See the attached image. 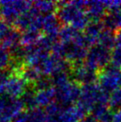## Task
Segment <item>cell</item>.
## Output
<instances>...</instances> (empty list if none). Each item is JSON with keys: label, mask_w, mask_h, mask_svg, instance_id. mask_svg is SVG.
Returning <instances> with one entry per match:
<instances>
[{"label": "cell", "mask_w": 121, "mask_h": 122, "mask_svg": "<svg viewBox=\"0 0 121 122\" xmlns=\"http://www.w3.org/2000/svg\"><path fill=\"white\" fill-rule=\"evenodd\" d=\"M56 15L61 23L71 26L79 31L86 30L90 23V19L86 12L71 4V2H67L64 6L59 7Z\"/></svg>", "instance_id": "obj_1"}, {"label": "cell", "mask_w": 121, "mask_h": 122, "mask_svg": "<svg viewBox=\"0 0 121 122\" xmlns=\"http://www.w3.org/2000/svg\"><path fill=\"white\" fill-rule=\"evenodd\" d=\"M33 2L30 1H0V11L4 20L8 24H14L21 14L30 11Z\"/></svg>", "instance_id": "obj_2"}, {"label": "cell", "mask_w": 121, "mask_h": 122, "mask_svg": "<svg viewBox=\"0 0 121 122\" xmlns=\"http://www.w3.org/2000/svg\"><path fill=\"white\" fill-rule=\"evenodd\" d=\"M111 50L103 47L101 45L96 44L89 48L85 63L88 67L99 72L109 66V63L111 62Z\"/></svg>", "instance_id": "obj_3"}, {"label": "cell", "mask_w": 121, "mask_h": 122, "mask_svg": "<svg viewBox=\"0 0 121 122\" xmlns=\"http://www.w3.org/2000/svg\"><path fill=\"white\" fill-rule=\"evenodd\" d=\"M98 83L100 87L108 93H113L121 88V68L111 64L99 71Z\"/></svg>", "instance_id": "obj_4"}, {"label": "cell", "mask_w": 121, "mask_h": 122, "mask_svg": "<svg viewBox=\"0 0 121 122\" xmlns=\"http://www.w3.org/2000/svg\"><path fill=\"white\" fill-rule=\"evenodd\" d=\"M56 102L64 106H73L75 102L79 101L81 95V87L74 81H71L69 84L61 87L55 88Z\"/></svg>", "instance_id": "obj_5"}, {"label": "cell", "mask_w": 121, "mask_h": 122, "mask_svg": "<svg viewBox=\"0 0 121 122\" xmlns=\"http://www.w3.org/2000/svg\"><path fill=\"white\" fill-rule=\"evenodd\" d=\"M71 76L73 78V81L77 84L86 86L94 84L98 81L99 72L88 67L86 63H78L72 65Z\"/></svg>", "instance_id": "obj_6"}, {"label": "cell", "mask_w": 121, "mask_h": 122, "mask_svg": "<svg viewBox=\"0 0 121 122\" xmlns=\"http://www.w3.org/2000/svg\"><path fill=\"white\" fill-rule=\"evenodd\" d=\"M63 58L71 62L72 65L83 63V61H86L87 55V48L77 44L76 42H68L64 43Z\"/></svg>", "instance_id": "obj_7"}, {"label": "cell", "mask_w": 121, "mask_h": 122, "mask_svg": "<svg viewBox=\"0 0 121 122\" xmlns=\"http://www.w3.org/2000/svg\"><path fill=\"white\" fill-rule=\"evenodd\" d=\"M26 82L19 74L13 73L6 86V95L11 97L18 98L23 95L27 89Z\"/></svg>", "instance_id": "obj_8"}, {"label": "cell", "mask_w": 121, "mask_h": 122, "mask_svg": "<svg viewBox=\"0 0 121 122\" xmlns=\"http://www.w3.org/2000/svg\"><path fill=\"white\" fill-rule=\"evenodd\" d=\"M106 10L105 1H87L85 12L92 21H99L106 15Z\"/></svg>", "instance_id": "obj_9"}, {"label": "cell", "mask_w": 121, "mask_h": 122, "mask_svg": "<svg viewBox=\"0 0 121 122\" xmlns=\"http://www.w3.org/2000/svg\"><path fill=\"white\" fill-rule=\"evenodd\" d=\"M104 26L102 21H92L89 23L86 29L84 31V36L86 37L90 46L96 45L99 41L102 31L104 30Z\"/></svg>", "instance_id": "obj_10"}, {"label": "cell", "mask_w": 121, "mask_h": 122, "mask_svg": "<svg viewBox=\"0 0 121 122\" xmlns=\"http://www.w3.org/2000/svg\"><path fill=\"white\" fill-rule=\"evenodd\" d=\"M23 109L24 105L20 98H14L7 95L5 103L1 115L4 116L5 119H11L17 113L23 111Z\"/></svg>", "instance_id": "obj_11"}, {"label": "cell", "mask_w": 121, "mask_h": 122, "mask_svg": "<svg viewBox=\"0 0 121 122\" xmlns=\"http://www.w3.org/2000/svg\"><path fill=\"white\" fill-rule=\"evenodd\" d=\"M43 30L47 36L59 37L60 30V21L57 15L54 14H46L43 19Z\"/></svg>", "instance_id": "obj_12"}, {"label": "cell", "mask_w": 121, "mask_h": 122, "mask_svg": "<svg viewBox=\"0 0 121 122\" xmlns=\"http://www.w3.org/2000/svg\"><path fill=\"white\" fill-rule=\"evenodd\" d=\"M39 14H40L37 12V9L32 6L30 11H28L26 13H24L23 14H21L20 17L17 19L15 23L14 24V28L20 31H26L28 30H30V28L32 27V24H33L36 17Z\"/></svg>", "instance_id": "obj_13"}, {"label": "cell", "mask_w": 121, "mask_h": 122, "mask_svg": "<svg viewBox=\"0 0 121 122\" xmlns=\"http://www.w3.org/2000/svg\"><path fill=\"white\" fill-rule=\"evenodd\" d=\"M102 23L106 30L115 34L121 31V13L118 11H110L102 19Z\"/></svg>", "instance_id": "obj_14"}, {"label": "cell", "mask_w": 121, "mask_h": 122, "mask_svg": "<svg viewBox=\"0 0 121 122\" xmlns=\"http://www.w3.org/2000/svg\"><path fill=\"white\" fill-rule=\"evenodd\" d=\"M14 73L20 75L25 80L28 86H33L35 85V83L41 78L40 71L37 69L31 67V66H28V65H24L20 71L14 72Z\"/></svg>", "instance_id": "obj_15"}, {"label": "cell", "mask_w": 121, "mask_h": 122, "mask_svg": "<svg viewBox=\"0 0 121 122\" xmlns=\"http://www.w3.org/2000/svg\"><path fill=\"white\" fill-rule=\"evenodd\" d=\"M1 45L7 50H13L21 45V34L20 31L15 28L11 29L5 37L1 41Z\"/></svg>", "instance_id": "obj_16"}, {"label": "cell", "mask_w": 121, "mask_h": 122, "mask_svg": "<svg viewBox=\"0 0 121 122\" xmlns=\"http://www.w3.org/2000/svg\"><path fill=\"white\" fill-rule=\"evenodd\" d=\"M92 115L99 122H111L113 113L111 112V107H109L108 104L98 103L93 109Z\"/></svg>", "instance_id": "obj_17"}, {"label": "cell", "mask_w": 121, "mask_h": 122, "mask_svg": "<svg viewBox=\"0 0 121 122\" xmlns=\"http://www.w3.org/2000/svg\"><path fill=\"white\" fill-rule=\"evenodd\" d=\"M36 98H37V103L38 106H40V107L49 106L51 103H53L54 102V99H56L55 88H50V89H47V90L37 91Z\"/></svg>", "instance_id": "obj_18"}, {"label": "cell", "mask_w": 121, "mask_h": 122, "mask_svg": "<svg viewBox=\"0 0 121 122\" xmlns=\"http://www.w3.org/2000/svg\"><path fill=\"white\" fill-rule=\"evenodd\" d=\"M36 95H37V92L33 86H28L23 95L20 96V100L23 102L24 108L28 109L29 111L37 108V103Z\"/></svg>", "instance_id": "obj_19"}, {"label": "cell", "mask_w": 121, "mask_h": 122, "mask_svg": "<svg viewBox=\"0 0 121 122\" xmlns=\"http://www.w3.org/2000/svg\"><path fill=\"white\" fill-rule=\"evenodd\" d=\"M65 108L66 107L62 106L56 101H54L53 103H51L49 106H47L45 109L47 122H60V116H61Z\"/></svg>", "instance_id": "obj_20"}, {"label": "cell", "mask_w": 121, "mask_h": 122, "mask_svg": "<svg viewBox=\"0 0 121 122\" xmlns=\"http://www.w3.org/2000/svg\"><path fill=\"white\" fill-rule=\"evenodd\" d=\"M42 37L39 30H28L24 31L21 34V46H30L37 45V42Z\"/></svg>", "instance_id": "obj_21"}, {"label": "cell", "mask_w": 121, "mask_h": 122, "mask_svg": "<svg viewBox=\"0 0 121 122\" xmlns=\"http://www.w3.org/2000/svg\"><path fill=\"white\" fill-rule=\"evenodd\" d=\"M81 32L76 30L75 28L71 26H64L60 30L59 32V39L61 42L68 43V42H73L77 38Z\"/></svg>", "instance_id": "obj_22"}, {"label": "cell", "mask_w": 121, "mask_h": 122, "mask_svg": "<svg viewBox=\"0 0 121 122\" xmlns=\"http://www.w3.org/2000/svg\"><path fill=\"white\" fill-rule=\"evenodd\" d=\"M115 41H116V34H114V32L112 31L104 29L97 44L101 45L103 47L112 51V49L115 46Z\"/></svg>", "instance_id": "obj_23"}, {"label": "cell", "mask_w": 121, "mask_h": 122, "mask_svg": "<svg viewBox=\"0 0 121 122\" xmlns=\"http://www.w3.org/2000/svg\"><path fill=\"white\" fill-rule=\"evenodd\" d=\"M33 7L36 8L37 12L40 14H50L58 8L57 3L53 1H36L33 3Z\"/></svg>", "instance_id": "obj_24"}, {"label": "cell", "mask_w": 121, "mask_h": 122, "mask_svg": "<svg viewBox=\"0 0 121 122\" xmlns=\"http://www.w3.org/2000/svg\"><path fill=\"white\" fill-rule=\"evenodd\" d=\"M71 72H59L56 74L53 75L51 78H52V82H53V86H55V88L61 87L63 86L67 85L70 83V78H71Z\"/></svg>", "instance_id": "obj_25"}, {"label": "cell", "mask_w": 121, "mask_h": 122, "mask_svg": "<svg viewBox=\"0 0 121 122\" xmlns=\"http://www.w3.org/2000/svg\"><path fill=\"white\" fill-rule=\"evenodd\" d=\"M29 122H47L45 111L39 107L29 111Z\"/></svg>", "instance_id": "obj_26"}, {"label": "cell", "mask_w": 121, "mask_h": 122, "mask_svg": "<svg viewBox=\"0 0 121 122\" xmlns=\"http://www.w3.org/2000/svg\"><path fill=\"white\" fill-rule=\"evenodd\" d=\"M11 61L12 56L9 50L0 44V70H5L7 67H10Z\"/></svg>", "instance_id": "obj_27"}, {"label": "cell", "mask_w": 121, "mask_h": 122, "mask_svg": "<svg viewBox=\"0 0 121 122\" xmlns=\"http://www.w3.org/2000/svg\"><path fill=\"white\" fill-rule=\"evenodd\" d=\"M53 86V82H52V78L49 76H42L38 80H37L35 85L34 88L36 89V91H42V90H47L50 89Z\"/></svg>", "instance_id": "obj_28"}, {"label": "cell", "mask_w": 121, "mask_h": 122, "mask_svg": "<svg viewBox=\"0 0 121 122\" xmlns=\"http://www.w3.org/2000/svg\"><path fill=\"white\" fill-rule=\"evenodd\" d=\"M13 72L11 70H0V95H5V92H6L7 83L10 79Z\"/></svg>", "instance_id": "obj_29"}, {"label": "cell", "mask_w": 121, "mask_h": 122, "mask_svg": "<svg viewBox=\"0 0 121 122\" xmlns=\"http://www.w3.org/2000/svg\"><path fill=\"white\" fill-rule=\"evenodd\" d=\"M110 106L113 109H121V88L116 90L111 95Z\"/></svg>", "instance_id": "obj_30"}, {"label": "cell", "mask_w": 121, "mask_h": 122, "mask_svg": "<svg viewBox=\"0 0 121 122\" xmlns=\"http://www.w3.org/2000/svg\"><path fill=\"white\" fill-rule=\"evenodd\" d=\"M111 64L121 68V48L114 47L111 51Z\"/></svg>", "instance_id": "obj_31"}, {"label": "cell", "mask_w": 121, "mask_h": 122, "mask_svg": "<svg viewBox=\"0 0 121 122\" xmlns=\"http://www.w3.org/2000/svg\"><path fill=\"white\" fill-rule=\"evenodd\" d=\"M11 122H29V112L25 110L21 111L11 119Z\"/></svg>", "instance_id": "obj_32"}, {"label": "cell", "mask_w": 121, "mask_h": 122, "mask_svg": "<svg viewBox=\"0 0 121 122\" xmlns=\"http://www.w3.org/2000/svg\"><path fill=\"white\" fill-rule=\"evenodd\" d=\"M10 30L11 29H9V24L6 23L5 20H0V41H2L5 37Z\"/></svg>", "instance_id": "obj_33"}, {"label": "cell", "mask_w": 121, "mask_h": 122, "mask_svg": "<svg viewBox=\"0 0 121 122\" xmlns=\"http://www.w3.org/2000/svg\"><path fill=\"white\" fill-rule=\"evenodd\" d=\"M111 122H121V109L117 110V112L113 113Z\"/></svg>", "instance_id": "obj_34"}, {"label": "cell", "mask_w": 121, "mask_h": 122, "mask_svg": "<svg viewBox=\"0 0 121 122\" xmlns=\"http://www.w3.org/2000/svg\"><path fill=\"white\" fill-rule=\"evenodd\" d=\"M114 47L121 48V31L116 33V41H115Z\"/></svg>", "instance_id": "obj_35"}, {"label": "cell", "mask_w": 121, "mask_h": 122, "mask_svg": "<svg viewBox=\"0 0 121 122\" xmlns=\"http://www.w3.org/2000/svg\"><path fill=\"white\" fill-rule=\"evenodd\" d=\"M80 122H99V121H98L97 119L94 118V116L91 114V115L86 116L84 119H81Z\"/></svg>", "instance_id": "obj_36"}, {"label": "cell", "mask_w": 121, "mask_h": 122, "mask_svg": "<svg viewBox=\"0 0 121 122\" xmlns=\"http://www.w3.org/2000/svg\"><path fill=\"white\" fill-rule=\"evenodd\" d=\"M0 122H9V119H5L4 116L0 115Z\"/></svg>", "instance_id": "obj_37"}, {"label": "cell", "mask_w": 121, "mask_h": 122, "mask_svg": "<svg viewBox=\"0 0 121 122\" xmlns=\"http://www.w3.org/2000/svg\"><path fill=\"white\" fill-rule=\"evenodd\" d=\"M0 15H1V11H0Z\"/></svg>", "instance_id": "obj_38"}]
</instances>
